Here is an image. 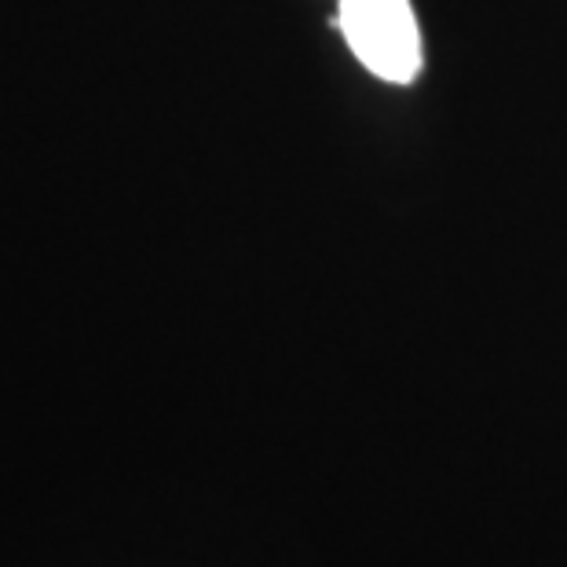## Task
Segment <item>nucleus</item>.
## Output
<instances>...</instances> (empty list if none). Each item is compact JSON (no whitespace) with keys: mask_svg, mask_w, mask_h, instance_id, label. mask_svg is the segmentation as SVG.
Returning a JSON list of instances; mask_svg holds the SVG:
<instances>
[{"mask_svg":"<svg viewBox=\"0 0 567 567\" xmlns=\"http://www.w3.org/2000/svg\"><path fill=\"white\" fill-rule=\"evenodd\" d=\"M337 30L381 84L406 89L425 74V30L414 0H337Z\"/></svg>","mask_w":567,"mask_h":567,"instance_id":"nucleus-1","label":"nucleus"}]
</instances>
